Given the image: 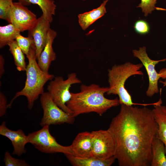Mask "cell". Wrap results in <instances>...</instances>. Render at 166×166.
<instances>
[{"mask_svg": "<svg viewBox=\"0 0 166 166\" xmlns=\"http://www.w3.org/2000/svg\"><path fill=\"white\" fill-rule=\"evenodd\" d=\"M57 34L55 31L51 28L50 29L46 44L37 59L39 67L46 73H49V69L52 62L56 59V53L53 50L52 44Z\"/></svg>", "mask_w": 166, "mask_h": 166, "instance_id": "cell-14", "label": "cell"}, {"mask_svg": "<svg viewBox=\"0 0 166 166\" xmlns=\"http://www.w3.org/2000/svg\"><path fill=\"white\" fill-rule=\"evenodd\" d=\"M4 59L3 56L0 55V77L1 78L4 73Z\"/></svg>", "mask_w": 166, "mask_h": 166, "instance_id": "cell-28", "label": "cell"}, {"mask_svg": "<svg viewBox=\"0 0 166 166\" xmlns=\"http://www.w3.org/2000/svg\"><path fill=\"white\" fill-rule=\"evenodd\" d=\"M27 137L29 143L42 153L71 154L70 145L64 146L59 144L51 134L49 125H45L41 129L29 133Z\"/></svg>", "mask_w": 166, "mask_h": 166, "instance_id": "cell-6", "label": "cell"}, {"mask_svg": "<svg viewBox=\"0 0 166 166\" xmlns=\"http://www.w3.org/2000/svg\"><path fill=\"white\" fill-rule=\"evenodd\" d=\"M13 0H0V18L9 22V14Z\"/></svg>", "mask_w": 166, "mask_h": 166, "instance_id": "cell-24", "label": "cell"}, {"mask_svg": "<svg viewBox=\"0 0 166 166\" xmlns=\"http://www.w3.org/2000/svg\"><path fill=\"white\" fill-rule=\"evenodd\" d=\"M159 82L160 83L163 84L166 87V79H164V81L160 80L159 81Z\"/></svg>", "mask_w": 166, "mask_h": 166, "instance_id": "cell-30", "label": "cell"}, {"mask_svg": "<svg viewBox=\"0 0 166 166\" xmlns=\"http://www.w3.org/2000/svg\"><path fill=\"white\" fill-rule=\"evenodd\" d=\"M81 83L75 73L69 74L65 80L61 76L55 77L51 80L47 86L48 92L54 102L65 112L73 114V113L67 106L66 103L71 97L69 89L74 84Z\"/></svg>", "mask_w": 166, "mask_h": 166, "instance_id": "cell-5", "label": "cell"}, {"mask_svg": "<svg viewBox=\"0 0 166 166\" xmlns=\"http://www.w3.org/2000/svg\"><path fill=\"white\" fill-rule=\"evenodd\" d=\"M161 98L153 104L154 118L158 125L156 136L164 143L166 153V106L162 105Z\"/></svg>", "mask_w": 166, "mask_h": 166, "instance_id": "cell-15", "label": "cell"}, {"mask_svg": "<svg viewBox=\"0 0 166 166\" xmlns=\"http://www.w3.org/2000/svg\"><path fill=\"white\" fill-rule=\"evenodd\" d=\"M136 31L140 34H147L149 31V26L145 21L140 20L136 22L134 26Z\"/></svg>", "mask_w": 166, "mask_h": 166, "instance_id": "cell-26", "label": "cell"}, {"mask_svg": "<svg viewBox=\"0 0 166 166\" xmlns=\"http://www.w3.org/2000/svg\"><path fill=\"white\" fill-rule=\"evenodd\" d=\"M23 5L37 4L42 10V16L51 23L55 14L56 6L53 0H17Z\"/></svg>", "mask_w": 166, "mask_h": 166, "instance_id": "cell-19", "label": "cell"}, {"mask_svg": "<svg viewBox=\"0 0 166 166\" xmlns=\"http://www.w3.org/2000/svg\"><path fill=\"white\" fill-rule=\"evenodd\" d=\"M82 0L84 1V0Z\"/></svg>", "mask_w": 166, "mask_h": 166, "instance_id": "cell-31", "label": "cell"}, {"mask_svg": "<svg viewBox=\"0 0 166 166\" xmlns=\"http://www.w3.org/2000/svg\"><path fill=\"white\" fill-rule=\"evenodd\" d=\"M20 31L11 23L0 26V48L8 45V43L15 40Z\"/></svg>", "mask_w": 166, "mask_h": 166, "instance_id": "cell-21", "label": "cell"}, {"mask_svg": "<svg viewBox=\"0 0 166 166\" xmlns=\"http://www.w3.org/2000/svg\"><path fill=\"white\" fill-rule=\"evenodd\" d=\"M108 0L104 1L101 5L97 8L78 15L79 23L82 30H86L90 25L106 13L105 5Z\"/></svg>", "mask_w": 166, "mask_h": 166, "instance_id": "cell-17", "label": "cell"}, {"mask_svg": "<svg viewBox=\"0 0 166 166\" xmlns=\"http://www.w3.org/2000/svg\"><path fill=\"white\" fill-rule=\"evenodd\" d=\"M93 137L92 132L79 133L70 145L71 154L79 158L92 156Z\"/></svg>", "mask_w": 166, "mask_h": 166, "instance_id": "cell-12", "label": "cell"}, {"mask_svg": "<svg viewBox=\"0 0 166 166\" xmlns=\"http://www.w3.org/2000/svg\"><path fill=\"white\" fill-rule=\"evenodd\" d=\"M8 45L9 50L13 57L17 69L19 71H25L27 65L24 53L18 46L15 40L10 42Z\"/></svg>", "mask_w": 166, "mask_h": 166, "instance_id": "cell-20", "label": "cell"}, {"mask_svg": "<svg viewBox=\"0 0 166 166\" xmlns=\"http://www.w3.org/2000/svg\"><path fill=\"white\" fill-rule=\"evenodd\" d=\"M132 53L134 57L140 60L146 70L148 77L149 85L146 93L147 96L151 97L159 91L158 82L161 77L159 73L156 72L155 66L160 62L166 61V58L158 60L151 59L148 56L144 46L139 48L138 50H133Z\"/></svg>", "mask_w": 166, "mask_h": 166, "instance_id": "cell-9", "label": "cell"}, {"mask_svg": "<svg viewBox=\"0 0 166 166\" xmlns=\"http://www.w3.org/2000/svg\"><path fill=\"white\" fill-rule=\"evenodd\" d=\"M158 125L152 109L121 105L108 128L117 144L115 157L120 166H149L152 143Z\"/></svg>", "mask_w": 166, "mask_h": 166, "instance_id": "cell-1", "label": "cell"}, {"mask_svg": "<svg viewBox=\"0 0 166 166\" xmlns=\"http://www.w3.org/2000/svg\"><path fill=\"white\" fill-rule=\"evenodd\" d=\"M159 73L160 74L161 78L163 79H166V68L161 69Z\"/></svg>", "mask_w": 166, "mask_h": 166, "instance_id": "cell-29", "label": "cell"}, {"mask_svg": "<svg viewBox=\"0 0 166 166\" xmlns=\"http://www.w3.org/2000/svg\"><path fill=\"white\" fill-rule=\"evenodd\" d=\"M65 155L70 164L74 166H110L116 160L115 156L103 160L93 156L79 158L71 154Z\"/></svg>", "mask_w": 166, "mask_h": 166, "instance_id": "cell-16", "label": "cell"}, {"mask_svg": "<svg viewBox=\"0 0 166 166\" xmlns=\"http://www.w3.org/2000/svg\"><path fill=\"white\" fill-rule=\"evenodd\" d=\"M93 137L92 156L102 160L115 156L117 151L115 138L108 129L91 132Z\"/></svg>", "mask_w": 166, "mask_h": 166, "instance_id": "cell-8", "label": "cell"}, {"mask_svg": "<svg viewBox=\"0 0 166 166\" xmlns=\"http://www.w3.org/2000/svg\"><path fill=\"white\" fill-rule=\"evenodd\" d=\"M8 104L5 95L1 91L0 92V116H4L6 113Z\"/></svg>", "mask_w": 166, "mask_h": 166, "instance_id": "cell-27", "label": "cell"}, {"mask_svg": "<svg viewBox=\"0 0 166 166\" xmlns=\"http://www.w3.org/2000/svg\"><path fill=\"white\" fill-rule=\"evenodd\" d=\"M109 90V87H101L95 84L88 85L82 84L79 92H71V98L66 105L75 117L92 112L101 116L111 108L120 105L117 98L110 99L105 97Z\"/></svg>", "mask_w": 166, "mask_h": 166, "instance_id": "cell-2", "label": "cell"}, {"mask_svg": "<svg viewBox=\"0 0 166 166\" xmlns=\"http://www.w3.org/2000/svg\"><path fill=\"white\" fill-rule=\"evenodd\" d=\"M143 66L142 64H135L130 62L113 65L108 70V82L109 90L108 95H117L118 96L120 105L132 106L133 102L132 97L125 89V84L130 77L135 75H142L140 69Z\"/></svg>", "mask_w": 166, "mask_h": 166, "instance_id": "cell-4", "label": "cell"}, {"mask_svg": "<svg viewBox=\"0 0 166 166\" xmlns=\"http://www.w3.org/2000/svg\"><path fill=\"white\" fill-rule=\"evenodd\" d=\"M0 134L8 138L11 141L13 147L12 154L20 156L26 153V144L29 143L27 135L21 129L14 131L8 128L3 121L0 125Z\"/></svg>", "mask_w": 166, "mask_h": 166, "instance_id": "cell-13", "label": "cell"}, {"mask_svg": "<svg viewBox=\"0 0 166 166\" xmlns=\"http://www.w3.org/2000/svg\"><path fill=\"white\" fill-rule=\"evenodd\" d=\"M26 56L28 64L25 71L26 77L24 87L16 93L8 104V108L11 107L14 101L18 97L24 96L27 99L29 109H32L35 101L44 92L45 84L48 81L54 78L53 75L43 71L38 65L36 61L35 45L31 47Z\"/></svg>", "mask_w": 166, "mask_h": 166, "instance_id": "cell-3", "label": "cell"}, {"mask_svg": "<svg viewBox=\"0 0 166 166\" xmlns=\"http://www.w3.org/2000/svg\"><path fill=\"white\" fill-rule=\"evenodd\" d=\"M151 166H166V153L163 142L156 136L151 148Z\"/></svg>", "mask_w": 166, "mask_h": 166, "instance_id": "cell-18", "label": "cell"}, {"mask_svg": "<svg viewBox=\"0 0 166 166\" xmlns=\"http://www.w3.org/2000/svg\"><path fill=\"white\" fill-rule=\"evenodd\" d=\"M8 22L14 26L20 32L29 31L37 18L36 15L21 2H13L9 16Z\"/></svg>", "mask_w": 166, "mask_h": 166, "instance_id": "cell-10", "label": "cell"}, {"mask_svg": "<svg viewBox=\"0 0 166 166\" xmlns=\"http://www.w3.org/2000/svg\"><path fill=\"white\" fill-rule=\"evenodd\" d=\"M4 161L6 166H28L29 164L23 159L13 157L8 152H6Z\"/></svg>", "mask_w": 166, "mask_h": 166, "instance_id": "cell-23", "label": "cell"}, {"mask_svg": "<svg viewBox=\"0 0 166 166\" xmlns=\"http://www.w3.org/2000/svg\"><path fill=\"white\" fill-rule=\"evenodd\" d=\"M50 23L42 15L37 18L32 27L28 31V36L31 37L34 41L37 59L46 44L48 34L50 29Z\"/></svg>", "mask_w": 166, "mask_h": 166, "instance_id": "cell-11", "label": "cell"}, {"mask_svg": "<svg viewBox=\"0 0 166 166\" xmlns=\"http://www.w3.org/2000/svg\"><path fill=\"white\" fill-rule=\"evenodd\" d=\"M141 2L137 6L141 8L142 11L144 13L145 16L150 14L154 10L156 7L155 5L157 0H141Z\"/></svg>", "mask_w": 166, "mask_h": 166, "instance_id": "cell-25", "label": "cell"}, {"mask_svg": "<svg viewBox=\"0 0 166 166\" xmlns=\"http://www.w3.org/2000/svg\"><path fill=\"white\" fill-rule=\"evenodd\" d=\"M40 102L43 113L40 123L42 126L74 123L75 117L60 108L54 102L48 92H44L41 95Z\"/></svg>", "mask_w": 166, "mask_h": 166, "instance_id": "cell-7", "label": "cell"}, {"mask_svg": "<svg viewBox=\"0 0 166 166\" xmlns=\"http://www.w3.org/2000/svg\"><path fill=\"white\" fill-rule=\"evenodd\" d=\"M15 40L18 46L26 55L28 54L32 46L35 45L33 39L31 37L28 36L25 37L21 35L20 33L17 36Z\"/></svg>", "mask_w": 166, "mask_h": 166, "instance_id": "cell-22", "label": "cell"}]
</instances>
